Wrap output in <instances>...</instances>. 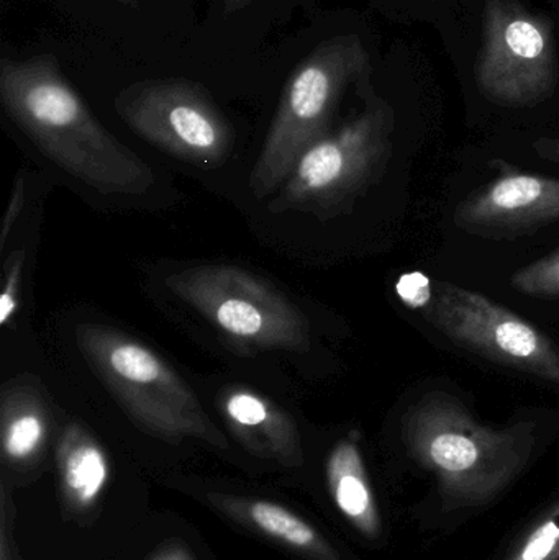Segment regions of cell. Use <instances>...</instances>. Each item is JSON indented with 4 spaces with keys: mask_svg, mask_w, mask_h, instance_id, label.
Instances as JSON below:
<instances>
[{
    "mask_svg": "<svg viewBox=\"0 0 559 560\" xmlns=\"http://www.w3.org/2000/svg\"><path fill=\"white\" fill-rule=\"evenodd\" d=\"M511 285L524 295L559 299V249L515 271Z\"/></svg>",
    "mask_w": 559,
    "mask_h": 560,
    "instance_id": "cell-16",
    "label": "cell"
},
{
    "mask_svg": "<svg viewBox=\"0 0 559 560\" xmlns=\"http://www.w3.org/2000/svg\"><path fill=\"white\" fill-rule=\"evenodd\" d=\"M0 101L10 120L49 161L102 194L137 196L154 173L89 110L53 55L0 62Z\"/></svg>",
    "mask_w": 559,
    "mask_h": 560,
    "instance_id": "cell-1",
    "label": "cell"
},
{
    "mask_svg": "<svg viewBox=\"0 0 559 560\" xmlns=\"http://www.w3.org/2000/svg\"><path fill=\"white\" fill-rule=\"evenodd\" d=\"M534 151L541 160L559 166V138H538L534 143Z\"/></svg>",
    "mask_w": 559,
    "mask_h": 560,
    "instance_id": "cell-21",
    "label": "cell"
},
{
    "mask_svg": "<svg viewBox=\"0 0 559 560\" xmlns=\"http://www.w3.org/2000/svg\"><path fill=\"white\" fill-rule=\"evenodd\" d=\"M229 420L245 433L258 434L268 440L269 446L279 453H291L298 444L291 418L275 404L248 388H229L223 398Z\"/></svg>",
    "mask_w": 559,
    "mask_h": 560,
    "instance_id": "cell-13",
    "label": "cell"
},
{
    "mask_svg": "<svg viewBox=\"0 0 559 560\" xmlns=\"http://www.w3.org/2000/svg\"><path fill=\"white\" fill-rule=\"evenodd\" d=\"M370 55L354 33L325 39L299 62L286 82L249 179L258 199L281 189L299 158L330 133L348 88L370 91Z\"/></svg>",
    "mask_w": 559,
    "mask_h": 560,
    "instance_id": "cell-3",
    "label": "cell"
},
{
    "mask_svg": "<svg viewBox=\"0 0 559 560\" xmlns=\"http://www.w3.org/2000/svg\"><path fill=\"white\" fill-rule=\"evenodd\" d=\"M2 417L3 454L12 460L28 459L45 441L46 421L38 401L12 392L3 398Z\"/></svg>",
    "mask_w": 559,
    "mask_h": 560,
    "instance_id": "cell-14",
    "label": "cell"
},
{
    "mask_svg": "<svg viewBox=\"0 0 559 560\" xmlns=\"http://www.w3.org/2000/svg\"><path fill=\"white\" fill-rule=\"evenodd\" d=\"M403 430L410 454L439 476L450 500L463 505L492 499L517 476L534 447L531 423L485 427L455 395L442 390L410 405Z\"/></svg>",
    "mask_w": 559,
    "mask_h": 560,
    "instance_id": "cell-2",
    "label": "cell"
},
{
    "mask_svg": "<svg viewBox=\"0 0 559 560\" xmlns=\"http://www.w3.org/2000/svg\"><path fill=\"white\" fill-rule=\"evenodd\" d=\"M156 560H190L187 558L186 552L177 551V549H173V551L163 552Z\"/></svg>",
    "mask_w": 559,
    "mask_h": 560,
    "instance_id": "cell-23",
    "label": "cell"
},
{
    "mask_svg": "<svg viewBox=\"0 0 559 560\" xmlns=\"http://www.w3.org/2000/svg\"><path fill=\"white\" fill-rule=\"evenodd\" d=\"M75 338L94 374L147 430L166 438H202L225 446V438L189 385L150 348L95 323L79 325Z\"/></svg>",
    "mask_w": 559,
    "mask_h": 560,
    "instance_id": "cell-4",
    "label": "cell"
},
{
    "mask_svg": "<svg viewBox=\"0 0 559 560\" xmlns=\"http://www.w3.org/2000/svg\"><path fill=\"white\" fill-rule=\"evenodd\" d=\"M249 518L266 535L294 546L298 549H307V551L317 552V555L328 558L327 549L324 542L318 538L314 528L307 525L304 520L295 516L289 510L269 502H255L248 505Z\"/></svg>",
    "mask_w": 559,
    "mask_h": 560,
    "instance_id": "cell-15",
    "label": "cell"
},
{
    "mask_svg": "<svg viewBox=\"0 0 559 560\" xmlns=\"http://www.w3.org/2000/svg\"><path fill=\"white\" fill-rule=\"evenodd\" d=\"M253 0H223V12L226 15H233V13L242 12L246 7L252 5Z\"/></svg>",
    "mask_w": 559,
    "mask_h": 560,
    "instance_id": "cell-22",
    "label": "cell"
},
{
    "mask_svg": "<svg viewBox=\"0 0 559 560\" xmlns=\"http://www.w3.org/2000/svg\"><path fill=\"white\" fill-rule=\"evenodd\" d=\"M23 262H25V253L22 249L7 259L5 269H3L2 295H0V325H7L15 315Z\"/></svg>",
    "mask_w": 559,
    "mask_h": 560,
    "instance_id": "cell-18",
    "label": "cell"
},
{
    "mask_svg": "<svg viewBox=\"0 0 559 560\" xmlns=\"http://www.w3.org/2000/svg\"><path fill=\"white\" fill-rule=\"evenodd\" d=\"M327 477L338 510L363 535L376 538L381 529L380 515L368 482L363 457L354 441H340L335 446L328 459Z\"/></svg>",
    "mask_w": 559,
    "mask_h": 560,
    "instance_id": "cell-11",
    "label": "cell"
},
{
    "mask_svg": "<svg viewBox=\"0 0 559 560\" xmlns=\"http://www.w3.org/2000/svg\"><path fill=\"white\" fill-rule=\"evenodd\" d=\"M13 510L5 487L2 489V529H0V560H22L13 541Z\"/></svg>",
    "mask_w": 559,
    "mask_h": 560,
    "instance_id": "cell-19",
    "label": "cell"
},
{
    "mask_svg": "<svg viewBox=\"0 0 559 560\" xmlns=\"http://www.w3.org/2000/svg\"><path fill=\"white\" fill-rule=\"evenodd\" d=\"M58 456L69 499L81 506L94 503L108 479L107 457L102 447L81 427H71L62 434Z\"/></svg>",
    "mask_w": 559,
    "mask_h": 560,
    "instance_id": "cell-12",
    "label": "cell"
},
{
    "mask_svg": "<svg viewBox=\"0 0 559 560\" xmlns=\"http://www.w3.org/2000/svg\"><path fill=\"white\" fill-rule=\"evenodd\" d=\"M118 3H125V5H135V3L141 2V0H115Z\"/></svg>",
    "mask_w": 559,
    "mask_h": 560,
    "instance_id": "cell-24",
    "label": "cell"
},
{
    "mask_svg": "<svg viewBox=\"0 0 559 560\" xmlns=\"http://www.w3.org/2000/svg\"><path fill=\"white\" fill-rule=\"evenodd\" d=\"M118 117L160 150L212 170L233 151L232 125L203 85L189 79H150L118 92Z\"/></svg>",
    "mask_w": 559,
    "mask_h": 560,
    "instance_id": "cell-8",
    "label": "cell"
},
{
    "mask_svg": "<svg viewBox=\"0 0 559 560\" xmlns=\"http://www.w3.org/2000/svg\"><path fill=\"white\" fill-rule=\"evenodd\" d=\"M164 283L238 345L259 351L311 349V325L304 312L268 280L238 266L183 269Z\"/></svg>",
    "mask_w": 559,
    "mask_h": 560,
    "instance_id": "cell-6",
    "label": "cell"
},
{
    "mask_svg": "<svg viewBox=\"0 0 559 560\" xmlns=\"http://www.w3.org/2000/svg\"><path fill=\"white\" fill-rule=\"evenodd\" d=\"M508 560H559V503L534 526Z\"/></svg>",
    "mask_w": 559,
    "mask_h": 560,
    "instance_id": "cell-17",
    "label": "cell"
},
{
    "mask_svg": "<svg viewBox=\"0 0 559 560\" xmlns=\"http://www.w3.org/2000/svg\"><path fill=\"white\" fill-rule=\"evenodd\" d=\"M475 81L482 97L499 107L547 102L558 84V42L550 16L519 0H486Z\"/></svg>",
    "mask_w": 559,
    "mask_h": 560,
    "instance_id": "cell-7",
    "label": "cell"
},
{
    "mask_svg": "<svg viewBox=\"0 0 559 560\" xmlns=\"http://www.w3.org/2000/svg\"><path fill=\"white\" fill-rule=\"evenodd\" d=\"M453 220L463 232L488 238L540 229L559 220V179L504 171L463 200Z\"/></svg>",
    "mask_w": 559,
    "mask_h": 560,
    "instance_id": "cell-10",
    "label": "cell"
},
{
    "mask_svg": "<svg viewBox=\"0 0 559 560\" xmlns=\"http://www.w3.org/2000/svg\"><path fill=\"white\" fill-rule=\"evenodd\" d=\"M23 202H25V187H23L22 177H19L15 183V189L12 190V199H10L9 207H7L5 217H3L2 235H0L2 246L5 245L10 230H12L13 223L16 222L20 212H22Z\"/></svg>",
    "mask_w": 559,
    "mask_h": 560,
    "instance_id": "cell-20",
    "label": "cell"
},
{
    "mask_svg": "<svg viewBox=\"0 0 559 560\" xmlns=\"http://www.w3.org/2000/svg\"><path fill=\"white\" fill-rule=\"evenodd\" d=\"M414 308L462 348L559 387V345L482 293L440 280L414 296Z\"/></svg>",
    "mask_w": 559,
    "mask_h": 560,
    "instance_id": "cell-9",
    "label": "cell"
},
{
    "mask_svg": "<svg viewBox=\"0 0 559 560\" xmlns=\"http://www.w3.org/2000/svg\"><path fill=\"white\" fill-rule=\"evenodd\" d=\"M394 127V108L371 89L361 114L299 158L269 209L322 220L340 215L383 173L393 154Z\"/></svg>",
    "mask_w": 559,
    "mask_h": 560,
    "instance_id": "cell-5",
    "label": "cell"
}]
</instances>
